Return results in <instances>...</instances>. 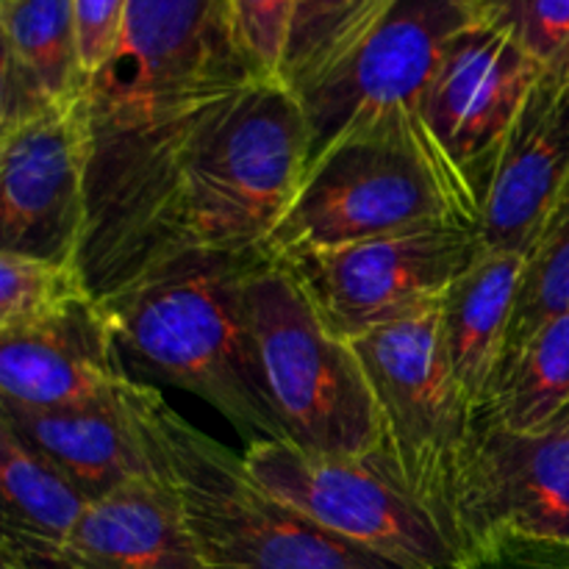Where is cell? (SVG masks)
I'll use <instances>...</instances> for the list:
<instances>
[{
    "instance_id": "3",
    "label": "cell",
    "mask_w": 569,
    "mask_h": 569,
    "mask_svg": "<svg viewBox=\"0 0 569 569\" xmlns=\"http://www.w3.org/2000/svg\"><path fill=\"white\" fill-rule=\"evenodd\" d=\"M306 167L309 126L298 92L287 81H256L189 164L161 261L192 250L261 253Z\"/></svg>"
},
{
    "instance_id": "4",
    "label": "cell",
    "mask_w": 569,
    "mask_h": 569,
    "mask_svg": "<svg viewBox=\"0 0 569 569\" xmlns=\"http://www.w3.org/2000/svg\"><path fill=\"white\" fill-rule=\"evenodd\" d=\"M465 222L426 137L411 122H387L333 142L261 248L267 261L392 237L415 228Z\"/></svg>"
},
{
    "instance_id": "13",
    "label": "cell",
    "mask_w": 569,
    "mask_h": 569,
    "mask_svg": "<svg viewBox=\"0 0 569 569\" xmlns=\"http://www.w3.org/2000/svg\"><path fill=\"white\" fill-rule=\"evenodd\" d=\"M459 531L465 550L498 533L569 548V411L533 433L506 431L476 417Z\"/></svg>"
},
{
    "instance_id": "5",
    "label": "cell",
    "mask_w": 569,
    "mask_h": 569,
    "mask_svg": "<svg viewBox=\"0 0 569 569\" xmlns=\"http://www.w3.org/2000/svg\"><path fill=\"white\" fill-rule=\"evenodd\" d=\"M261 381L287 442L331 456L387 448L381 411L353 345L317 315L287 267L261 261L248 283Z\"/></svg>"
},
{
    "instance_id": "30",
    "label": "cell",
    "mask_w": 569,
    "mask_h": 569,
    "mask_svg": "<svg viewBox=\"0 0 569 569\" xmlns=\"http://www.w3.org/2000/svg\"><path fill=\"white\" fill-rule=\"evenodd\" d=\"M0 561H3V567H0V569H26V567L14 565V561H9V559H0Z\"/></svg>"
},
{
    "instance_id": "9",
    "label": "cell",
    "mask_w": 569,
    "mask_h": 569,
    "mask_svg": "<svg viewBox=\"0 0 569 569\" xmlns=\"http://www.w3.org/2000/svg\"><path fill=\"white\" fill-rule=\"evenodd\" d=\"M476 226L442 222L392 237L276 261L287 267L328 328L345 342L442 309L481 256Z\"/></svg>"
},
{
    "instance_id": "28",
    "label": "cell",
    "mask_w": 569,
    "mask_h": 569,
    "mask_svg": "<svg viewBox=\"0 0 569 569\" xmlns=\"http://www.w3.org/2000/svg\"><path fill=\"white\" fill-rule=\"evenodd\" d=\"M128 3L131 0H76L78 44H81V61L89 78L114 53Z\"/></svg>"
},
{
    "instance_id": "22",
    "label": "cell",
    "mask_w": 569,
    "mask_h": 569,
    "mask_svg": "<svg viewBox=\"0 0 569 569\" xmlns=\"http://www.w3.org/2000/svg\"><path fill=\"white\" fill-rule=\"evenodd\" d=\"M400 0H298L287 56V83L306 87L348 56Z\"/></svg>"
},
{
    "instance_id": "18",
    "label": "cell",
    "mask_w": 569,
    "mask_h": 569,
    "mask_svg": "<svg viewBox=\"0 0 569 569\" xmlns=\"http://www.w3.org/2000/svg\"><path fill=\"white\" fill-rule=\"evenodd\" d=\"M0 37V128L87 94L76 0H3Z\"/></svg>"
},
{
    "instance_id": "1",
    "label": "cell",
    "mask_w": 569,
    "mask_h": 569,
    "mask_svg": "<svg viewBox=\"0 0 569 569\" xmlns=\"http://www.w3.org/2000/svg\"><path fill=\"white\" fill-rule=\"evenodd\" d=\"M261 78L231 0H131L120 42L89 78V220L81 270L98 298L164 256L183 176Z\"/></svg>"
},
{
    "instance_id": "11",
    "label": "cell",
    "mask_w": 569,
    "mask_h": 569,
    "mask_svg": "<svg viewBox=\"0 0 569 569\" xmlns=\"http://www.w3.org/2000/svg\"><path fill=\"white\" fill-rule=\"evenodd\" d=\"M542 76L545 67L520 44L470 20L422 98V137L476 228L500 150Z\"/></svg>"
},
{
    "instance_id": "27",
    "label": "cell",
    "mask_w": 569,
    "mask_h": 569,
    "mask_svg": "<svg viewBox=\"0 0 569 569\" xmlns=\"http://www.w3.org/2000/svg\"><path fill=\"white\" fill-rule=\"evenodd\" d=\"M456 569H569V548L517 533H498L467 550Z\"/></svg>"
},
{
    "instance_id": "14",
    "label": "cell",
    "mask_w": 569,
    "mask_h": 569,
    "mask_svg": "<svg viewBox=\"0 0 569 569\" xmlns=\"http://www.w3.org/2000/svg\"><path fill=\"white\" fill-rule=\"evenodd\" d=\"M153 395V387L131 378L120 392L78 409L26 411L0 403V422L89 500H98L133 481H172L150 417Z\"/></svg>"
},
{
    "instance_id": "6",
    "label": "cell",
    "mask_w": 569,
    "mask_h": 569,
    "mask_svg": "<svg viewBox=\"0 0 569 569\" xmlns=\"http://www.w3.org/2000/svg\"><path fill=\"white\" fill-rule=\"evenodd\" d=\"M150 417L209 569H403L276 498L250 476L244 456L189 426L159 392Z\"/></svg>"
},
{
    "instance_id": "10",
    "label": "cell",
    "mask_w": 569,
    "mask_h": 569,
    "mask_svg": "<svg viewBox=\"0 0 569 569\" xmlns=\"http://www.w3.org/2000/svg\"><path fill=\"white\" fill-rule=\"evenodd\" d=\"M467 22L459 0H400L348 56L295 89L309 126V164L350 133L387 122L420 128L422 98Z\"/></svg>"
},
{
    "instance_id": "7",
    "label": "cell",
    "mask_w": 569,
    "mask_h": 569,
    "mask_svg": "<svg viewBox=\"0 0 569 569\" xmlns=\"http://www.w3.org/2000/svg\"><path fill=\"white\" fill-rule=\"evenodd\" d=\"M244 467L311 522L403 569H456L465 559L459 539L406 481L389 445L365 456H331L287 439H256Z\"/></svg>"
},
{
    "instance_id": "2",
    "label": "cell",
    "mask_w": 569,
    "mask_h": 569,
    "mask_svg": "<svg viewBox=\"0 0 569 569\" xmlns=\"http://www.w3.org/2000/svg\"><path fill=\"white\" fill-rule=\"evenodd\" d=\"M261 253L172 256L103 300L122 365L181 387L248 442L287 439L261 381L248 283Z\"/></svg>"
},
{
    "instance_id": "25",
    "label": "cell",
    "mask_w": 569,
    "mask_h": 569,
    "mask_svg": "<svg viewBox=\"0 0 569 569\" xmlns=\"http://www.w3.org/2000/svg\"><path fill=\"white\" fill-rule=\"evenodd\" d=\"M472 22L503 33L548 67L569 44V0H459Z\"/></svg>"
},
{
    "instance_id": "26",
    "label": "cell",
    "mask_w": 569,
    "mask_h": 569,
    "mask_svg": "<svg viewBox=\"0 0 569 569\" xmlns=\"http://www.w3.org/2000/svg\"><path fill=\"white\" fill-rule=\"evenodd\" d=\"M295 6L298 0H231L239 42L261 78L287 81Z\"/></svg>"
},
{
    "instance_id": "16",
    "label": "cell",
    "mask_w": 569,
    "mask_h": 569,
    "mask_svg": "<svg viewBox=\"0 0 569 569\" xmlns=\"http://www.w3.org/2000/svg\"><path fill=\"white\" fill-rule=\"evenodd\" d=\"M569 187V89L545 72L495 164L478 239L526 256Z\"/></svg>"
},
{
    "instance_id": "8",
    "label": "cell",
    "mask_w": 569,
    "mask_h": 569,
    "mask_svg": "<svg viewBox=\"0 0 569 569\" xmlns=\"http://www.w3.org/2000/svg\"><path fill=\"white\" fill-rule=\"evenodd\" d=\"M350 345L365 367L387 445L406 481L465 548L459 495L476 437V411L450 370L439 311L378 328Z\"/></svg>"
},
{
    "instance_id": "17",
    "label": "cell",
    "mask_w": 569,
    "mask_h": 569,
    "mask_svg": "<svg viewBox=\"0 0 569 569\" xmlns=\"http://www.w3.org/2000/svg\"><path fill=\"white\" fill-rule=\"evenodd\" d=\"M61 569H209L176 481L148 478L92 500L67 537ZM48 569V567H44Z\"/></svg>"
},
{
    "instance_id": "21",
    "label": "cell",
    "mask_w": 569,
    "mask_h": 569,
    "mask_svg": "<svg viewBox=\"0 0 569 569\" xmlns=\"http://www.w3.org/2000/svg\"><path fill=\"white\" fill-rule=\"evenodd\" d=\"M569 411V315L537 328L531 339L503 361L481 420L515 433H533Z\"/></svg>"
},
{
    "instance_id": "20",
    "label": "cell",
    "mask_w": 569,
    "mask_h": 569,
    "mask_svg": "<svg viewBox=\"0 0 569 569\" xmlns=\"http://www.w3.org/2000/svg\"><path fill=\"white\" fill-rule=\"evenodd\" d=\"M0 495H3V548L0 559L28 569L59 567L67 537L92 500L33 453L0 422Z\"/></svg>"
},
{
    "instance_id": "31",
    "label": "cell",
    "mask_w": 569,
    "mask_h": 569,
    "mask_svg": "<svg viewBox=\"0 0 569 569\" xmlns=\"http://www.w3.org/2000/svg\"><path fill=\"white\" fill-rule=\"evenodd\" d=\"M14 565H17V561H14ZM20 567H22V565H20ZM26 569H28V567H26ZM48 569H61V567H48Z\"/></svg>"
},
{
    "instance_id": "19",
    "label": "cell",
    "mask_w": 569,
    "mask_h": 569,
    "mask_svg": "<svg viewBox=\"0 0 569 569\" xmlns=\"http://www.w3.org/2000/svg\"><path fill=\"white\" fill-rule=\"evenodd\" d=\"M522 270V253L483 248L439 309V333L450 370L476 417L487 409L503 365Z\"/></svg>"
},
{
    "instance_id": "29",
    "label": "cell",
    "mask_w": 569,
    "mask_h": 569,
    "mask_svg": "<svg viewBox=\"0 0 569 569\" xmlns=\"http://www.w3.org/2000/svg\"><path fill=\"white\" fill-rule=\"evenodd\" d=\"M545 72H548V76L553 78V81H559L561 87L569 89V44H567L565 50H561L559 56H556L553 61H550L548 67H545Z\"/></svg>"
},
{
    "instance_id": "24",
    "label": "cell",
    "mask_w": 569,
    "mask_h": 569,
    "mask_svg": "<svg viewBox=\"0 0 569 569\" xmlns=\"http://www.w3.org/2000/svg\"><path fill=\"white\" fill-rule=\"evenodd\" d=\"M94 298L78 261L0 250V333L22 331Z\"/></svg>"
},
{
    "instance_id": "12",
    "label": "cell",
    "mask_w": 569,
    "mask_h": 569,
    "mask_svg": "<svg viewBox=\"0 0 569 569\" xmlns=\"http://www.w3.org/2000/svg\"><path fill=\"white\" fill-rule=\"evenodd\" d=\"M89 164L87 94L0 128V250L81 264Z\"/></svg>"
},
{
    "instance_id": "23",
    "label": "cell",
    "mask_w": 569,
    "mask_h": 569,
    "mask_svg": "<svg viewBox=\"0 0 569 569\" xmlns=\"http://www.w3.org/2000/svg\"><path fill=\"white\" fill-rule=\"evenodd\" d=\"M561 315H569V187L526 253L520 298L503 361H509L537 333V328Z\"/></svg>"
},
{
    "instance_id": "15",
    "label": "cell",
    "mask_w": 569,
    "mask_h": 569,
    "mask_svg": "<svg viewBox=\"0 0 569 569\" xmlns=\"http://www.w3.org/2000/svg\"><path fill=\"white\" fill-rule=\"evenodd\" d=\"M131 376L120 359L103 300L89 298L61 315L0 333V403L59 411L98 403Z\"/></svg>"
}]
</instances>
